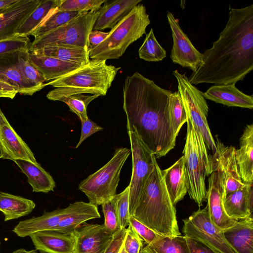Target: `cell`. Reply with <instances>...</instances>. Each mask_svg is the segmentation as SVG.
Listing matches in <instances>:
<instances>
[{
    "mask_svg": "<svg viewBox=\"0 0 253 253\" xmlns=\"http://www.w3.org/2000/svg\"><path fill=\"white\" fill-rule=\"evenodd\" d=\"M132 216L160 235H181L175 207L170 200L157 161L145 182Z\"/></svg>",
    "mask_w": 253,
    "mask_h": 253,
    "instance_id": "3",
    "label": "cell"
},
{
    "mask_svg": "<svg viewBox=\"0 0 253 253\" xmlns=\"http://www.w3.org/2000/svg\"><path fill=\"white\" fill-rule=\"evenodd\" d=\"M0 158L13 161L25 160L38 163L29 147L9 122L0 126Z\"/></svg>",
    "mask_w": 253,
    "mask_h": 253,
    "instance_id": "17",
    "label": "cell"
},
{
    "mask_svg": "<svg viewBox=\"0 0 253 253\" xmlns=\"http://www.w3.org/2000/svg\"><path fill=\"white\" fill-rule=\"evenodd\" d=\"M47 99L65 103L71 111L76 114L81 122L88 119L86 108L89 103L98 96V95H84L83 93H67L57 88L49 91L46 95Z\"/></svg>",
    "mask_w": 253,
    "mask_h": 253,
    "instance_id": "30",
    "label": "cell"
},
{
    "mask_svg": "<svg viewBox=\"0 0 253 253\" xmlns=\"http://www.w3.org/2000/svg\"><path fill=\"white\" fill-rule=\"evenodd\" d=\"M62 0H41L15 31L16 35L28 36L52 12L58 7Z\"/></svg>",
    "mask_w": 253,
    "mask_h": 253,
    "instance_id": "32",
    "label": "cell"
},
{
    "mask_svg": "<svg viewBox=\"0 0 253 253\" xmlns=\"http://www.w3.org/2000/svg\"><path fill=\"white\" fill-rule=\"evenodd\" d=\"M138 54L140 58L149 62L162 61L166 57L167 52L157 41L152 28L146 35Z\"/></svg>",
    "mask_w": 253,
    "mask_h": 253,
    "instance_id": "38",
    "label": "cell"
},
{
    "mask_svg": "<svg viewBox=\"0 0 253 253\" xmlns=\"http://www.w3.org/2000/svg\"><path fill=\"white\" fill-rule=\"evenodd\" d=\"M216 152L211 155L213 171L219 172L223 188V199L229 193L244 186L237 165L233 146H225L216 138Z\"/></svg>",
    "mask_w": 253,
    "mask_h": 253,
    "instance_id": "12",
    "label": "cell"
},
{
    "mask_svg": "<svg viewBox=\"0 0 253 253\" xmlns=\"http://www.w3.org/2000/svg\"><path fill=\"white\" fill-rule=\"evenodd\" d=\"M183 221L185 237L200 240L220 253H235L227 242L223 230L211 220L207 207L193 212Z\"/></svg>",
    "mask_w": 253,
    "mask_h": 253,
    "instance_id": "11",
    "label": "cell"
},
{
    "mask_svg": "<svg viewBox=\"0 0 253 253\" xmlns=\"http://www.w3.org/2000/svg\"><path fill=\"white\" fill-rule=\"evenodd\" d=\"M187 129L183 155L188 178V193L199 207L207 200L206 176L213 172L211 155L202 136L187 119Z\"/></svg>",
    "mask_w": 253,
    "mask_h": 253,
    "instance_id": "6",
    "label": "cell"
},
{
    "mask_svg": "<svg viewBox=\"0 0 253 253\" xmlns=\"http://www.w3.org/2000/svg\"><path fill=\"white\" fill-rule=\"evenodd\" d=\"M81 134L79 141L76 146L75 148H78L83 142L87 138L97 131L103 129V127L97 125L96 123L91 121L89 118L84 121L81 122Z\"/></svg>",
    "mask_w": 253,
    "mask_h": 253,
    "instance_id": "46",
    "label": "cell"
},
{
    "mask_svg": "<svg viewBox=\"0 0 253 253\" xmlns=\"http://www.w3.org/2000/svg\"><path fill=\"white\" fill-rule=\"evenodd\" d=\"M129 190L128 185L122 192L115 196L120 228H126L129 225Z\"/></svg>",
    "mask_w": 253,
    "mask_h": 253,
    "instance_id": "42",
    "label": "cell"
},
{
    "mask_svg": "<svg viewBox=\"0 0 253 253\" xmlns=\"http://www.w3.org/2000/svg\"><path fill=\"white\" fill-rule=\"evenodd\" d=\"M41 0H18L0 14V41L13 37L15 31Z\"/></svg>",
    "mask_w": 253,
    "mask_h": 253,
    "instance_id": "18",
    "label": "cell"
},
{
    "mask_svg": "<svg viewBox=\"0 0 253 253\" xmlns=\"http://www.w3.org/2000/svg\"><path fill=\"white\" fill-rule=\"evenodd\" d=\"M203 63L188 78L192 84H236L253 69V4L230 8L229 19Z\"/></svg>",
    "mask_w": 253,
    "mask_h": 253,
    "instance_id": "1",
    "label": "cell"
},
{
    "mask_svg": "<svg viewBox=\"0 0 253 253\" xmlns=\"http://www.w3.org/2000/svg\"><path fill=\"white\" fill-rule=\"evenodd\" d=\"M20 53L0 57V97L13 99L18 93L28 95L35 93L21 72Z\"/></svg>",
    "mask_w": 253,
    "mask_h": 253,
    "instance_id": "14",
    "label": "cell"
},
{
    "mask_svg": "<svg viewBox=\"0 0 253 253\" xmlns=\"http://www.w3.org/2000/svg\"><path fill=\"white\" fill-rule=\"evenodd\" d=\"M7 7L2 8L0 9V14L2 13L3 12H4Z\"/></svg>",
    "mask_w": 253,
    "mask_h": 253,
    "instance_id": "52",
    "label": "cell"
},
{
    "mask_svg": "<svg viewBox=\"0 0 253 253\" xmlns=\"http://www.w3.org/2000/svg\"><path fill=\"white\" fill-rule=\"evenodd\" d=\"M172 74L177 82L178 91L188 119L203 137L207 149L214 154L216 146L208 123L209 107L203 92L190 83L185 74H182L177 70L173 71Z\"/></svg>",
    "mask_w": 253,
    "mask_h": 253,
    "instance_id": "9",
    "label": "cell"
},
{
    "mask_svg": "<svg viewBox=\"0 0 253 253\" xmlns=\"http://www.w3.org/2000/svg\"><path fill=\"white\" fill-rule=\"evenodd\" d=\"M171 92L137 72L127 76L123 86L127 130L134 129L156 158L166 156L175 145L169 117Z\"/></svg>",
    "mask_w": 253,
    "mask_h": 253,
    "instance_id": "2",
    "label": "cell"
},
{
    "mask_svg": "<svg viewBox=\"0 0 253 253\" xmlns=\"http://www.w3.org/2000/svg\"><path fill=\"white\" fill-rule=\"evenodd\" d=\"M130 153L127 148L116 149L108 162L79 184V189L87 196L90 204L98 207L117 194L122 169Z\"/></svg>",
    "mask_w": 253,
    "mask_h": 253,
    "instance_id": "7",
    "label": "cell"
},
{
    "mask_svg": "<svg viewBox=\"0 0 253 253\" xmlns=\"http://www.w3.org/2000/svg\"><path fill=\"white\" fill-rule=\"evenodd\" d=\"M151 23L146 7L139 3L111 29L104 40L89 51L92 60L121 57L130 44L146 34Z\"/></svg>",
    "mask_w": 253,
    "mask_h": 253,
    "instance_id": "4",
    "label": "cell"
},
{
    "mask_svg": "<svg viewBox=\"0 0 253 253\" xmlns=\"http://www.w3.org/2000/svg\"><path fill=\"white\" fill-rule=\"evenodd\" d=\"M169 117L171 127L176 138L184 123H187V115L180 95L177 91L171 92L169 96Z\"/></svg>",
    "mask_w": 253,
    "mask_h": 253,
    "instance_id": "36",
    "label": "cell"
},
{
    "mask_svg": "<svg viewBox=\"0 0 253 253\" xmlns=\"http://www.w3.org/2000/svg\"><path fill=\"white\" fill-rule=\"evenodd\" d=\"M14 162L26 175L33 192L47 193L54 190L56 186L55 181L38 163L25 160H15Z\"/></svg>",
    "mask_w": 253,
    "mask_h": 253,
    "instance_id": "29",
    "label": "cell"
},
{
    "mask_svg": "<svg viewBox=\"0 0 253 253\" xmlns=\"http://www.w3.org/2000/svg\"><path fill=\"white\" fill-rule=\"evenodd\" d=\"M82 12L59 11L58 8L52 12L31 33L34 40L38 39L68 23Z\"/></svg>",
    "mask_w": 253,
    "mask_h": 253,
    "instance_id": "35",
    "label": "cell"
},
{
    "mask_svg": "<svg viewBox=\"0 0 253 253\" xmlns=\"http://www.w3.org/2000/svg\"><path fill=\"white\" fill-rule=\"evenodd\" d=\"M165 183L174 206L182 200L188 192V178L185 157L183 155L169 168L162 170Z\"/></svg>",
    "mask_w": 253,
    "mask_h": 253,
    "instance_id": "22",
    "label": "cell"
},
{
    "mask_svg": "<svg viewBox=\"0 0 253 253\" xmlns=\"http://www.w3.org/2000/svg\"><path fill=\"white\" fill-rule=\"evenodd\" d=\"M8 121L5 118L4 114L1 111L0 108V126L5 123H8Z\"/></svg>",
    "mask_w": 253,
    "mask_h": 253,
    "instance_id": "51",
    "label": "cell"
},
{
    "mask_svg": "<svg viewBox=\"0 0 253 253\" xmlns=\"http://www.w3.org/2000/svg\"><path fill=\"white\" fill-rule=\"evenodd\" d=\"M224 236L235 253H253V217L239 219L232 227L223 230Z\"/></svg>",
    "mask_w": 253,
    "mask_h": 253,
    "instance_id": "23",
    "label": "cell"
},
{
    "mask_svg": "<svg viewBox=\"0 0 253 253\" xmlns=\"http://www.w3.org/2000/svg\"><path fill=\"white\" fill-rule=\"evenodd\" d=\"M29 53V51L20 53V69L26 81L36 92L45 86V80L42 74L30 61Z\"/></svg>",
    "mask_w": 253,
    "mask_h": 253,
    "instance_id": "37",
    "label": "cell"
},
{
    "mask_svg": "<svg viewBox=\"0 0 253 253\" xmlns=\"http://www.w3.org/2000/svg\"><path fill=\"white\" fill-rule=\"evenodd\" d=\"M115 196L110 201L101 205L104 217L103 224L106 231L111 235L120 229Z\"/></svg>",
    "mask_w": 253,
    "mask_h": 253,
    "instance_id": "41",
    "label": "cell"
},
{
    "mask_svg": "<svg viewBox=\"0 0 253 253\" xmlns=\"http://www.w3.org/2000/svg\"><path fill=\"white\" fill-rule=\"evenodd\" d=\"M128 223L147 245L153 243L163 236L138 221L133 216L129 217Z\"/></svg>",
    "mask_w": 253,
    "mask_h": 253,
    "instance_id": "43",
    "label": "cell"
},
{
    "mask_svg": "<svg viewBox=\"0 0 253 253\" xmlns=\"http://www.w3.org/2000/svg\"><path fill=\"white\" fill-rule=\"evenodd\" d=\"M143 240L133 227L129 225L124 242V248L127 253H140L143 248Z\"/></svg>",
    "mask_w": 253,
    "mask_h": 253,
    "instance_id": "44",
    "label": "cell"
},
{
    "mask_svg": "<svg viewBox=\"0 0 253 253\" xmlns=\"http://www.w3.org/2000/svg\"><path fill=\"white\" fill-rule=\"evenodd\" d=\"M140 253H190L184 236H162L143 248Z\"/></svg>",
    "mask_w": 253,
    "mask_h": 253,
    "instance_id": "34",
    "label": "cell"
},
{
    "mask_svg": "<svg viewBox=\"0 0 253 253\" xmlns=\"http://www.w3.org/2000/svg\"><path fill=\"white\" fill-rule=\"evenodd\" d=\"M99 15L97 11L82 12L61 27L31 42L30 51L46 46L88 49V37Z\"/></svg>",
    "mask_w": 253,
    "mask_h": 253,
    "instance_id": "8",
    "label": "cell"
},
{
    "mask_svg": "<svg viewBox=\"0 0 253 253\" xmlns=\"http://www.w3.org/2000/svg\"><path fill=\"white\" fill-rule=\"evenodd\" d=\"M142 1V0H118L102 6L92 30L101 31L112 29L121 19Z\"/></svg>",
    "mask_w": 253,
    "mask_h": 253,
    "instance_id": "25",
    "label": "cell"
},
{
    "mask_svg": "<svg viewBox=\"0 0 253 253\" xmlns=\"http://www.w3.org/2000/svg\"><path fill=\"white\" fill-rule=\"evenodd\" d=\"M74 235L73 253H104L113 238L103 224L85 222L76 229Z\"/></svg>",
    "mask_w": 253,
    "mask_h": 253,
    "instance_id": "15",
    "label": "cell"
},
{
    "mask_svg": "<svg viewBox=\"0 0 253 253\" xmlns=\"http://www.w3.org/2000/svg\"><path fill=\"white\" fill-rule=\"evenodd\" d=\"M235 156L238 171L245 184L253 183V125H248L240 139V148Z\"/></svg>",
    "mask_w": 253,
    "mask_h": 253,
    "instance_id": "26",
    "label": "cell"
},
{
    "mask_svg": "<svg viewBox=\"0 0 253 253\" xmlns=\"http://www.w3.org/2000/svg\"><path fill=\"white\" fill-rule=\"evenodd\" d=\"M12 253H38V252L36 249L27 251L24 249H19L14 251Z\"/></svg>",
    "mask_w": 253,
    "mask_h": 253,
    "instance_id": "50",
    "label": "cell"
},
{
    "mask_svg": "<svg viewBox=\"0 0 253 253\" xmlns=\"http://www.w3.org/2000/svg\"><path fill=\"white\" fill-rule=\"evenodd\" d=\"M121 253H127L125 251V249H124V245H123V247L122 249V250H121Z\"/></svg>",
    "mask_w": 253,
    "mask_h": 253,
    "instance_id": "53",
    "label": "cell"
},
{
    "mask_svg": "<svg viewBox=\"0 0 253 253\" xmlns=\"http://www.w3.org/2000/svg\"><path fill=\"white\" fill-rule=\"evenodd\" d=\"M71 210L53 230L74 234L76 229L85 221L100 217L98 208L89 203L76 201Z\"/></svg>",
    "mask_w": 253,
    "mask_h": 253,
    "instance_id": "27",
    "label": "cell"
},
{
    "mask_svg": "<svg viewBox=\"0 0 253 253\" xmlns=\"http://www.w3.org/2000/svg\"><path fill=\"white\" fill-rule=\"evenodd\" d=\"M121 68L107 65L106 60H92L72 72L45 83V85H51L67 93L104 96Z\"/></svg>",
    "mask_w": 253,
    "mask_h": 253,
    "instance_id": "5",
    "label": "cell"
},
{
    "mask_svg": "<svg viewBox=\"0 0 253 253\" xmlns=\"http://www.w3.org/2000/svg\"><path fill=\"white\" fill-rule=\"evenodd\" d=\"M126 232V228H122L114 234L112 239L104 253H121Z\"/></svg>",
    "mask_w": 253,
    "mask_h": 253,
    "instance_id": "45",
    "label": "cell"
},
{
    "mask_svg": "<svg viewBox=\"0 0 253 253\" xmlns=\"http://www.w3.org/2000/svg\"><path fill=\"white\" fill-rule=\"evenodd\" d=\"M31 42L27 36H15L0 41V57L30 51Z\"/></svg>",
    "mask_w": 253,
    "mask_h": 253,
    "instance_id": "39",
    "label": "cell"
},
{
    "mask_svg": "<svg viewBox=\"0 0 253 253\" xmlns=\"http://www.w3.org/2000/svg\"><path fill=\"white\" fill-rule=\"evenodd\" d=\"M35 207L31 200L0 191V211L4 216L5 221L27 215Z\"/></svg>",
    "mask_w": 253,
    "mask_h": 253,
    "instance_id": "31",
    "label": "cell"
},
{
    "mask_svg": "<svg viewBox=\"0 0 253 253\" xmlns=\"http://www.w3.org/2000/svg\"><path fill=\"white\" fill-rule=\"evenodd\" d=\"M18 1V0H0V9L9 7Z\"/></svg>",
    "mask_w": 253,
    "mask_h": 253,
    "instance_id": "49",
    "label": "cell"
},
{
    "mask_svg": "<svg viewBox=\"0 0 253 253\" xmlns=\"http://www.w3.org/2000/svg\"><path fill=\"white\" fill-rule=\"evenodd\" d=\"M205 99L229 107H239L252 109L253 96L238 89L235 84L214 85L203 92Z\"/></svg>",
    "mask_w": 253,
    "mask_h": 253,
    "instance_id": "21",
    "label": "cell"
},
{
    "mask_svg": "<svg viewBox=\"0 0 253 253\" xmlns=\"http://www.w3.org/2000/svg\"><path fill=\"white\" fill-rule=\"evenodd\" d=\"M106 2L105 0H62L58 9L80 12L97 11Z\"/></svg>",
    "mask_w": 253,
    "mask_h": 253,
    "instance_id": "40",
    "label": "cell"
},
{
    "mask_svg": "<svg viewBox=\"0 0 253 253\" xmlns=\"http://www.w3.org/2000/svg\"><path fill=\"white\" fill-rule=\"evenodd\" d=\"M71 204L67 208L50 212L44 211L38 217H33L20 221L12 231L20 237L24 238L41 231L53 230L67 214L72 208Z\"/></svg>",
    "mask_w": 253,
    "mask_h": 253,
    "instance_id": "20",
    "label": "cell"
},
{
    "mask_svg": "<svg viewBox=\"0 0 253 253\" xmlns=\"http://www.w3.org/2000/svg\"><path fill=\"white\" fill-rule=\"evenodd\" d=\"M227 214L236 220L253 215V184H246L243 187L228 194L223 199Z\"/></svg>",
    "mask_w": 253,
    "mask_h": 253,
    "instance_id": "24",
    "label": "cell"
},
{
    "mask_svg": "<svg viewBox=\"0 0 253 253\" xmlns=\"http://www.w3.org/2000/svg\"><path fill=\"white\" fill-rule=\"evenodd\" d=\"M190 253H220L202 241L186 237Z\"/></svg>",
    "mask_w": 253,
    "mask_h": 253,
    "instance_id": "47",
    "label": "cell"
},
{
    "mask_svg": "<svg viewBox=\"0 0 253 253\" xmlns=\"http://www.w3.org/2000/svg\"><path fill=\"white\" fill-rule=\"evenodd\" d=\"M29 57L31 63L42 74L45 82L56 80L82 66L33 52H29Z\"/></svg>",
    "mask_w": 253,
    "mask_h": 253,
    "instance_id": "28",
    "label": "cell"
},
{
    "mask_svg": "<svg viewBox=\"0 0 253 253\" xmlns=\"http://www.w3.org/2000/svg\"></svg>",
    "mask_w": 253,
    "mask_h": 253,
    "instance_id": "54",
    "label": "cell"
},
{
    "mask_svg": "<svg viewBox=\"0 0 253 253\" xmlns=\"http://www.w3.org/2000/svg\"><path fill=\"white\" fill-rule=\"evenodd\" d=\"M29 237L35 249L40 253H74V234L50 230L34 233Z\"/></svg>",
    "mask_w": 253,
    "mask_h": 253,
    "instance_id": "19",
    "label": "cell"
},
{
    "mask_svg": "<svg viewBox=\"0 0 253 253\" xmlns=\"http://www.w3.org/2000/svg\"><path fill=\"white\" fill-rule=\"evenodd\" d=\"M132 154V169L129 190V214L132 216L145 182L152 172L156 158L136 131H127Z\"/></svg>",
    "mask_w": 253,
    "mask_h": 253,
    "instance_id": "10",
    "label": "cell"
},
{
    "mask_svg": "<svg viewBox=\"0 0 253 253\" xmlns=\"http://www.w3.org/2000/svg\"><path fill=\"white\" fill-rule=\"evenodd\" d=\"M108 32L91 30L88 35V44L89 50L101 43L106 38Z\"/></svg>",
    "mask_w": 253,
    "mask_h": 253,
    "instance_id": "48",
    "label": "cell"
},
{
    "mask_svg": "<svg viewBox=\"0 0 253 253\" xmlns=\"http://www.w3.org/2000/svg\"><path fill=\"white\" fill-rule=\"evenodd\" d=\"M167 16L173 40L170 55L172 62L195 72L203 63L202 53L195 47L173 14L168 11Z\"/></svg>",
    "mask_w": 253,
    "mask_h": 253,
    "instance_id": "13",
    "label": "cell"
},
{
    "mask_svg": "<svg viewBox=\"0 0 253 253\" xmlns=\"http://www.w3.org/2000/svg\"><path fill=\"white\" fill-rule=\"evenodd\" d=\"M32 52L81 66L86 65L90 61L89 50L85 48L46 46Z\"/></svg>",
    "mask_w": 253,
    "mask_h": 253,
    "instance_id": "33",
    "label": "cell"
},
{
    "mask_svg": "<svg viewBox=\"0 0 253 253\" xmlns=\"http://www.w3.org/2000/svg\"><path fill=\"white\" fill-rule=\"evenodd\" d=\"M208 179L207 190V209L211 220L222 230L234 226L238 220L229 217L226 213L223 199V188L219 172H212Z\"/></svg>",
    "mask_w": 253,
    "mask_h": 253,
    "instance_id": "16",
    "label": "cell"
}]
</instances>
